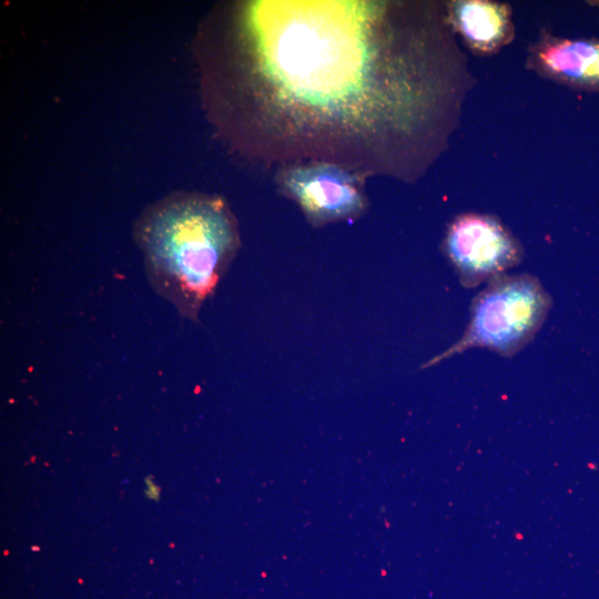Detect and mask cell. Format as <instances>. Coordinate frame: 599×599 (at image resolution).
<instances>
[{"instance_id":"4","label":"cell","mask_w":599,"mask_h":599,"mask_svg":"<svg viewBox=\"0 0 599 599\" xmlns=\"http://www.w3.org/2000/svg\"><path fill=\"white\" fill-rule=\"evenodd\" d=\"M280 183L314 225L354 217L365 209L358 179L334 164L291 166L282 172Z\"/></svg>"},{"instance_id":"6","label":"cell","mask_w":599,"mask_h":599,"mask_svg":"<svg viewBox=\"0 0 599 599\" xmlns=\"http://www.w3.org/2000/svg\"><path fill=\"white\" fill-rule=\"evenodd\" d=\"M448 23L475 54L490 55L515 37L511 8L490 0H454L446 2Z\"/></svg>"},{"instance_id":"5","label":"cell","mask_w":599,"mask_h":599,"mask_svg":"<svg viewBox=\"0 0 599 599\" xmlns=\"http://www.w3.org/2000/svg\"><path fill=\"white\" fill-rule=\"evenodd\" d=\"M527 67L566 85L599 89V41L542 32L528 50Z\"/></svg>"},{"instance_id":"2","label":"cell","mask_w":599,"mask_h":599,"mask_svg":"<svg viewBox=\"0 0 599 599\" xmlns=\"http://www.w3.org/2000/svg\"><path fill=\"white\" fill-rule=\"evenodd\" d=\"M551 305L550 295L535 275L505 274L489 282L474 297L470 319L463 336L423 367L474 347L512 357L535 338Z\"/></svg>"},{"instance_id":"3","label":"cell","mask_w":599,"mask_h":599,"mask_svg":"<svg viewBox=\"0 0 599 599\" xmlns=\"http://www.w3.org/2000/svg\"><path fill=\"white\" fill-rule=\"evenodd\" d=\"M443 252L465 288H475L520 264L524 248L497 216L466 212L447 226Z\"/></svg>"},{"instance_id":"1","label":"cell","mask_w":599,"mask_h":599,"mask_svg":"<svg viewBox=\"0 0 599 599\" xmlns=\"http://www.w3.org/2000/svg\"><path fill=\"white\" fill-rule=\"evenodd\" d=\"M136 238L155 292L192 321L238 247L225 203L197 194L172 196L149 209L138 223Z\"/></svg>"}]
</instances>
